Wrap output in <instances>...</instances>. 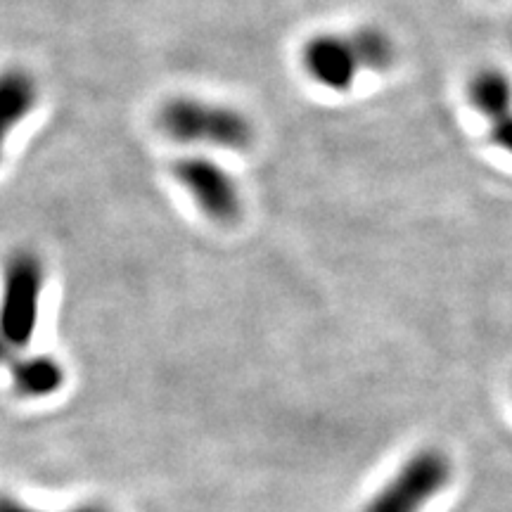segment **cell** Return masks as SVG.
I'll return each instance as SVG.
<instances>
[{
    "instance_id": "6da1fadb",
    "label": "cell",
    "mask_w": 512,
    "mask_h": 512,
    "mask_svg": "<svg viewBox=\"0 0 512 512\" xmlns=\"http://www.w3.org/2000/svg\"><path fill=\"white\" fill-rule=\"evenodd\" d=\"M157 126L169 140L183 145H211L247 150L254 143V124L238 107L188 95H176L159 107Z\"/></svg>"
},
{
    "instance_id": "7a4b0ae2",
    "label": "cell",
    "mask_w": 512,
    "mask_h": 512,
    "mask_svg": "<svg viewBox=\"0 0 512 512\" xmlns=\"http://www.w3.org/2000/svg\"><path fill=\"white\" fill-rule=\"evenodd\" d=\"M46 264L31 249H17L5 259L0 290V361L29 347L38 325Z\"/></svg>"
},
{
    "instance_id": "3957f363",
    "label": "cell",
    "mask_w": 512,
    "mask_h": 512,
    "mask_svg": "<svg viewBox=\"0 0 512 512\" xmlns=\"http://www.w3.org/2000/svg\"><path fill=\"white\" fill-rule=\"evenodd\" d=\"M453 467L446 453L422 448L373 496L363 512H420L451 482Z\"/></svg>"
},
{
    "instance_id": "277c9868",
    "label": "cell",
    "mask_w": 512,
    "mask_h": 512,
    "mask_svg": "<svg viewBox=\"0 0 512 512\" xmlns=\"http://www.w3.org/2000/svg\"><path fill=\"white\" fill-rule=\"evenodd\" d=\"M171 174L192 197L197 209L214 223H235L242 214L240 185L226 166L211 157H183Z\"/></svg>"
},
{
    "instance_id": "5b68a950",
    "label": "cell",
    "mask_w": 512,
    "mask_h": 512,
    "mask_svg": "<svg viewBox=\"0 0 512 512\" xmlns=\"http://www.w3.org/2000/svg\"><path fill=\"white\" fill-rule=\"evenodd\" d=\"M302 64L318 86L332 93L351 91L361 74L349 34H335V31L311 36L302 48Z\"/></svg>"
},
{
    "instance_id": "8992f818",
    "label": "cell",
    "mask_w": 512,
    "mask_h": 512,
    "mask_svg": "<svg viewBox=\"0 0 512 512\" xmlns=\"http://www.w3.org/2000/svg\"><path fill=\"white\" fill-rule=\"evenodd\" d=\"M38 98H41L38 83L29 69H0V164H3L5 145L12 131L36 110Z\"/></svg>"
},
{
    "instance_id": "52a82bcc",
    "label": "cell",
    "mask_w": 512,
    "mask_h": 512,
    "mask_svg": "<svg viewBox=\"0 0 512 512\" xmlns=\"http://www.w3.org/2000/svg\"><path fill=\"white\" fill-rule=\"evenodd\" d=\"M465 100L479 117L496 126L512 114V76L501 67H479L465 83Z\"/></svg>"
},
{
    "instance_id": "ba28073f",
    "label": "cell",
    "mask_w": 512,
    "mask_h": 512,
    "mask_svg": "<svg viewBox=\"0 0 512 512\" xmlns=\"http://www.w3.org/2000/svg\"><path fill=\"white\" fill-rule=\"evenodd\" d=\"M3 363H8L12 382L24 396H48L57 392L64 382L62 366L50 356L17 358V354H12L5 356Z\"/></svg>"
},
{
    "instance_id": "9c48e42d",
    "label": "cell",
    "mask_w": 512,
    "mask_h": 512,
    "mask_svg": "<svg viewBox=\"0 0 512 512\" xmlns=\"http://www.w3.org/2000/svg\"><path fill=\"white\" fill-rule=\"evenodd\" d=\"M349 41L354 46L358 64H361V72L384 74L394 67L396 57H399L392 36L380 27H373V24L351 31Z\"/></svg>"
},
{
    "instance_id": "30bf717a",
    "label": "cell",
    "mask_w": 512,
    "mask_h": 512,
    "mask_svg": "<svg viewBox=\"0 0 512 512\" xmlns=\"http://www.w3.org/2000/svg\"><path fill=\"white\" fill-rule=\"evenodd\" d=\"M0 512H46V510L29 508V505L15 501V498L0 496ZM67 512H112V510L107 508V505L88 503V505H81V508H74V510H67Z\"/></svg>"
},
{
    "instance_id": "8fae6325",
    "label": "cell",
    "mask_w": 512,
    "mask_h": 512,
    "mask_svg": "<svg viewBox=\"0 0 512 512\" xmlns=\"http://www.w3.org/2000/svg\"><path fill=\"white\" fill-rule=\"evenodd\" d=\"M491 143H494L498 150L512 155V114L503 121H498L496 126H491Z\"/></svg>"
}]
</instances>
